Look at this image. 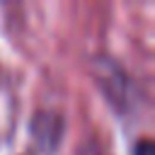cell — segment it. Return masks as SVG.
Returning a JSON list of instances; mask_svg holds the SVG:
<instances>
[{
	"label": "cell",
	"instance_id": "obj_1",
	"mask_svg": "<svg viewBox=\"0 0 155 155\" xmlns=\"http://www.w3.org/2000/svg\"><path fill=\"white\" fill-rule=\"evenodd\" d=\"M97 82L109 99V104L119 114H138L140 104V92L133 85V80L111 61H99L97 63Z\"/></svg>",
	"mask_w": 155,
	"mask_h": 155
},
{
	"label": "cell",
	"instance_id": "obj_2",
	"mask_svg": "<svg viewBox=\"0 0 155 155\" xmlns=\"http://www.w3.org/2000/svg\"><path fill=\"white\" fill-rule=\"evenodd\" d=\"M153 153V143L150 140H140L136 148H133V155H150Z\"/></svg>",
	"mask_w": 155,
	"mask_h": 155
}]
</instances>
